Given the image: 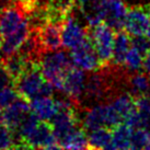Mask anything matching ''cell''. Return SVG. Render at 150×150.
I'll return each instance as SVG.
<instances>
[{
    "mask_svg": "<svg viewBox=\"0 0 150 150\" xmlns=\"http://www.w3.org/2000/svg\"><path fill=\"white\" fill-rule=\"evenodd\" d=\"M70 55L75 66L84 71L91 72V71H96L104 67L99 55L96 54L89 36L81 45L71 50Z\"/></svg>",
    "mask_w": 150,
    "mask_h": 150,
    "instance_id": "cell-6",
    "label": "cell"
},
{
    "mask_svg": "<svg viewBox=\"0 0 150 150\" xmlns=\"http://www.w3.org/2000/svg\"><path fill=\"white\" fill-rule=\"evenodd\" d=\"M23 148L31 149H59L53 127L50 122L41 121L38 127L23 144Z\"/></svg>",
    "mask_w": 150,
    "mask_h": 150,
    "instance_id": "cell-8",
    "label": "cell"
},
{
    "mask_svg": "<svg viewBox=\"0 0 150 150\" xmlns=\"http://www.w3.org/2000/svg\"><path fill=\"white\" fill-rule=\"evenodd\" d=\"M4 124V111L2 108H0V125Z\"/></svg>",
    "mask_w": 150,
    "mask_h": 150,
    "instance_id": "cell-29",
    "label": "cell"
},
{
    "mask_svg": "<svg viewBox=\"0 0 150 150\" xmlns=\"http://www.w3.org/2000/svg\"><path fill=\"white\" fill-rule=\"evenodd\" d=\"M0 149H16L14 134L4 124L0 125Z\"/></svg>",
    "mask_w": 150,
    "mask_h": 150,
    "instance_id": "cell-25",
    "label": "cell"
},
{
    "mask_svg": "<svg viewBox=\"0 0 150 150\" xmlns=\"http://www.w3.org/2000/svg\"><path fill=\"white\" fill-rule=\"evenodd\" d=\"M30 104H31L32 112L36 114L42 121L50 122V120L54 117V115L58 111L56 100L50 96L36 98L31 101Z\"/></svg>",
    "mask_w": 150,
    "mask_h": 150,
    "instance_id": "cell-17",
    "label": "cell"
},
{
    "mask_svg": "<svg viewBox=\"0 0 150 150\" xmlns=\"http://www.w3.org/2000/svg\"><path fill=\"white\" fill-rule=\"evenodd\" d=\"M86 80H87V75L84 70L74 66L67 74L64 81L63 92L77 108H81L80 105L83 96Z\"/></svg>",
    "mask_w": 150,
    "mask_h": 150,
    "instance_id": "cell-7",
    "label": "cell"
},
{
    "mask_svg": "<svg viewBox=\"0 0 150 150\" xmlns=\"http://www.w3.org/2000/svg\"><path fill=\"white\" fill-rule=\"evenodd\" d=\"M132 46L142 55H145L150 50V40L147 38V35H134L132 36Z\"/></svg>",
    "mask_w": 150,
    "mask_h": 150,
    "instance_id": "cell-26",
    "label": "cell"
},
{
    "mask_svg": "<svg viewBox=\"0 0 150 150\" xmlns=\"http://www.w3.org/2000/svg\"><path fill=\"white\" fill-rule=\"evenodd\" d=\"M127 92L134 98L148 96L150 92V77L146 72H132L126 78Z\"/></svg>",
    "mask_w": 150,
    "mask_h": 150,
    "instance_id": "cell-16",
    "label": "cell"
},
{
    "mask_svg": "<svg viewBox=\"0 0 150 150\" xmlns=\"http://www.w3.org/2000/svg\"><path fill=\"white\" fill-rule=\"evenodd\" d=\"M63 24L60 22L43 21L38 25H31L36 33L42 52L57 50L63 47Z\"/></svg>",
    "mask_w": 150,
    "mask_h": 150,
    "instance_id": "cell-4",
    "label": "cell"
},
{
    "mask_svg": "<svg viewBox=\"0 0 150 150\" xmlns=\"http://www.w3.org/2000/svg\"><path fill=\"white\" fill-rule=\"evenodd\" d=\"M9 86H14V82H13L12 77L6 69V67L2 63V59H1L0 60V89H4Z\"/></svg>",
    "mask_w": 150,
    "mask_h": 150,
    "instance_id": "cell-27",
    "label": "cell"
},
{
    "mask_svg": "<svg viewBox=\"0 0 150 150\" xmlns=\"http://www.w3.org/2000/svg\"><path fill=\"white\" fill-rule=\"evenodd\" d=\"M148 98H149V99H150V92H149V93H148Z\"/></svg>",
    "mask_w": 150,
    "mask_h": 150,
    "instance_id": "cell-33",
    "label": "cell"
},
{
    "mask_svg": "<svg viewBox=\"0 0 150 150\" xmlns=\"http://www.w3.org/2000/svg\"><path fill=\"white\" fill-rule=\"evenodd\" d=\"M105 10L104 23L111 26L115 32L124 30L127 14L126 6L122 0H103Z\"/></svg>",
    "mask_w": 150,
    "mask_h": 150,
    "instance_id": "cell-12",
    "label": "cell"
},
{
    "mask_svg": "<svg viewBox=\"0 0 150 150\" xmlns=\"http://www.w3.org/2000/svg\"><path fill=\"white\" fill-rule=\"evenodd\" d=\"M26 16L16 0L0 9V42L19 29L28 19Z\"/></svg>",
    "mask_w": 150,
    "mask_h": 150,
    "instance_id": "cell-5",
    "label": "cell"
},
{
    "mask_svg": "<svg viewBox=\"0 0 150 150\" xmlns=\"http://www.w3.org/2000/svg\"><path fill=\"white\" fill-rule=\"evenodd\" d=\"M19 98L20 96L14 86H9L4 89H0V108L4 110V108H8L9 105L12 104Z\"/></svg>",
    "mask_w": 150,
    "mask_h": 150,
    "instance_id": "cell-24",
    "label": "cell"
},
{
    "mask_svg": "<svg viewBox=\"0 0 150 150\" xmlns=\"http://www.w3.org/2000/svg\"><path fill=\"white\" fill-rule=\"evenodd\" d=\"M63 149H89L88 134L82 127L78 128L62 142Z\"/></svg>",
    "mask_w": 150,
    "mask_h": 150,
    "instance_id": "cell-21",
    "label": "cell"
},
{
    "mask_svg": "<svg viewBox=\"0 0 150 150\" xmlns=\"http://www.w3.org/2000/svg\"><path fill=\"white\" fill-rule=\"evenodd\" d=\"M132 45V36H129L127 31L121 30L115 33L114 47H113V57L111 64L115 66H124L126 55Z\"/></svg>",
    "mask_w": 150,
    "mask_h": 150,
    "instance_id": "cell-15",
    "label": "cell"
},
{
    "mask_svg": "<svg viewBox=\"0 0 150 150\" xmlns=\"http://www.w3.org/2000/svg\"><path fill=\"white\" fill-rule=\"evenodd\" d=\"M82 128L89 133L91 130L106 127L108 128V106L104 103H99L88 108L86 116L81 123Z\"/></svg>",
    "mask_w": 150,
    "mask_h": 150,
    "instance_id": "cell-14",
    "label": "cell"
},
{
    "mask_svg": "<svg viewBox=\"0 0 150 150\" xmlns=\"http://www.w3.org/2000/svg\"><path fill=\"white\" fill-rule=\"evenodd\" d=\"M142 55L132 46L126 55L124 67L129 72H136L139 69H142Z\"/></svg>",
    "mask_w": 150,
    "mask_h": 150,
    "instance_id": "cell-22",
    "label": "cell"
},
{
    "mask_svg": "<svg viewBox=\"0 0 150 150\" xmlns=\"http://www.w3.org/2000/svg\"><path fill=\"white\" fill-rule=\"evenodd\" d=\"M134 129L126 125L125 123H121L112 129V146L113 149H132L130 148V139Z\"/></svg>",
    "mask_w": 150,
    "mask_h": 150,
    "instance_id": "cell-19",
    "label": "cell"
},
{
    "mask_svg": "<svg viewBox=\"0 0 150 150\" xmlns=\"http://www.w3.org/2000/svg\"><path fill=\"white\" fill-rule=\"evenodd\" d=\"M88 142L89 149H113L112 129L101 127L89 132Z\"/></svg>",
    "mask_w": 150,
    "mask_h": 150,
    "instance_id": "cell-18",
    "label": "cell"
},
{
    "mask_svg": "<svg viewBox=\"0 0 150 150\" xmlns=\"http://www.w3.org/2000/svg\"><path fill=\"white\" fill-rule=\"evenodd\" d=\"M150 140V133L144 128H136L133 130L130 139L132 149H145Z\"/></svg>",
    "mask_w": 150,
    "mask_h": 150,
    "instance_id": "cell-23",
    "label": "cell"
},
{
    "mask_svg": "<svg viewBox=\"0 0 150 150\" xmlns=\"http://www.w3.org/2000/svg\"><path fill=\"white\" fill-rule=\"evenodd\" d=\"M142 70L149 75L150 74V50L145 55L144 60H142Z\"/></svg>",
    "mask_w": 150,
    "mask_h": 150,
    "instance_id": "cell-28",
    "label": "cell"
},
{
    "mask_svg": "<svg viewBox=\"0 0 150 150\" xmlns=\"http://www.w3.org/2000/svg\"><path fill=\"white\" fill-rule=\"evenodd\" d=\"M149 77H150V74H149Z\"/></svg>",
    "mask_w": 150,
    "mask_h": 150,
    "instance_id": "cell-34",
    "label": "cell"
},
{
    "mask_svg": "<svg viewBox=\"0 0 150 150\" xmlns=\"http://www.w3.org/2000/svg\"><path fill=\"white\" fill-rule=\"evenodd\" d=\"M14 88L19 96L31 102L41 96H52L55 88L42 74L38 62H34L16 81Z\"/></svg>",
    "mask_w": 150,
    "mask_h": 150,
    "instance_id": "cell-1",
    "label": "cell"
},
{
    "mask_svg": "<svg viewBox=\"0 0 150 150\" xmlns=\"http://www.w3.org/2000/svg\"><path fill=\"white\" fill-rule=\"evenodd\" d=\"M31 111L32 110L29 101L20 96L8 108H4V124L14 134Z\"/></svg>",
    "mask_w": 150,
    "mask_h": 150,
    "instance_id": "cell-10",
    "label": "cell"
},
{
    "mask_svg": "<svg viewBox=\"0 0 150 150\" xmlns=\"http://www.w3.org/2000/svg\"><path fill=\"white\" fill-rule=\"evenodd\" d=\"M146 35H147V38H148L150 40V26H149V29H148V31H147Z\"/></svg>",
    "mask_w": 150,
    "mask_h": 150,
    "instance_id": "cell-30",
    "label": "cell"
},
{
    "mask_svg": "<svg viewBox=\"0 0 150 150\" xmlns=\"http://www.w3.org/2000/svg\"><path fill=\"white\" fill-rule=\"evenodd\" d=\"M114 30L108 26L106 23L89 26L88 28V36L93 44L96 54L99 55L103 66H108L112 62L113 47L115 34Z\"/></svg>",
    "mask_w": 150,
    "mask_h": 150,
    "instance_id": "cell-3",
    "label": "cell"
},
{
    "mask_svg": "<svg viewBox=\"0 0 150 150\" xmlns=\"http://www.w3.org/2000/svg\"><path fill=\"white\" fill-rule=\"evenodd\" d=\"M38 64L46 79L53 84L56 90L63 91L64 81L67 74L75 66L71 55L65 50L43 52Z\"/></svg>",
    "mask_w": 150,
    "mask_h": 150,
    "instance_id": "cell-2",
    "label": "cell"
},
{
    "mask_svg": "<svg viewBox=\"0 0 150 150\" xmlns=\"http://www.w3.org/2000/svg\"><path fill=\"white\" fill-rule=\"evenodd\" d=\"M111 104L117 112L121 114V116L125 120L127 115L130 112H133L136 108L135 104V98L129 92H123L118 93L116 96H114L111 101Z\"/></svg>",
    "mask_w": 150,
    "mask_h": 150,
    "instance_id": "cell-20",
    "label": "cell"
},
{
    "mask_svg": "<svg viewBox=\"0 0 150 150\" xmlns=\"http://www.w3.org/2000/svg\"><path fill=\"white\" fill-rule=\"evenodd\" d=\"M147 9H148L147 11H148V13H149V16H150V4H149V6H148V8H147Z\"/></svg>",
    "mask_w": 150,
    "mask_h": 150,
    "instance_id": "cell-32",
    "label": "cell"
},
{
    "mask_svg": "<svg viewBox=\"0 0 150 150\" xmlns=\"http://www.w3.org/2000/svg\"><path fill=\"white\" fill-rule=\"evenodd\" d=\"M1 56H2V53H1V47H0V60L2 59V57H1Z\"/></svg>",
    "mask_w": 150,
    "mask_h": 150,
    "instance_id": "cell-31",
    "label": "cell"
},
{
    "mask_svg": "<svg viewBox=\"0 0 150 150\" xmlns=\"http://www.w3.org/2000/svg\"><path fill=\"white\" fill-rule=\"evenodd\" d=\"M30 32H31V24H30L29 19H26L23 22V24L14 33L7 36L0 42L2 58L16 54L18 50H20V47L23 45V43L28 40Z\"/></svg>",
    "mask_w": 150,
    "mask_h": 150,
    "instance_id": "cell-13",
    "label": "cell"
},
{
    "mask_svg": "<svg viewBox=\"0 0 150 150\" xmlns=\"http://www.w3.org/2000/svg\"><path fill=\"white\" fill-rule=\"evenodd\" d=\"M63 47L65 50H72L80 46L88 38V28H82L71 12L63 24L62 31Z\"/></svg>",
    "mask_w": 150,
    "mask_h": 150,
    "instance_id": "cell-9",
    "label": "cell"
},
{
    "mask_svg": "<svg viewBox=\"0 0 150 150\" xmlns=\"http://www.w3.org/2000/svg\"><path fill=\"white\" fill-rule=\"evenodd\" d=\"M150 26V16L148 11L142 7H133L127 10L125 19V28L129 35H142L146 34Z\"/></svg>",
    "mask_w": 150,
    "mask_h": 150,
    "instance_id": "cell-11",
    "label": "cell"
}]
</instances>
